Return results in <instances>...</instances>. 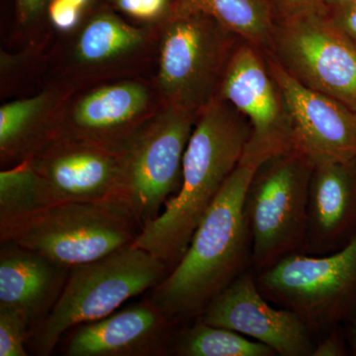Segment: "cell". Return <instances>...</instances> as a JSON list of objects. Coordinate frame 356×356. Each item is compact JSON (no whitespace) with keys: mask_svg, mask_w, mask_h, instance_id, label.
Here are the masks:
<instances>
[{"mask_svg":"<svg viewBox=\"0 0 356 356\" xmlns=\"http://www.w3.org/2000/svg\"><path fill=\"white\" fill-rule=\"evenodd\" d=\"M259 166L241 159L204 215L179 261L149 299L173 322L197 318L218 295L252 268L245 193Z\"/></svg>","mask_w":356,"mask_h":356,"instance_id":"6da1fadb","label":"cell"},{"mask_svg":"<svg viewBox=\"0 0 356 356\" xmlns=\"http://www.w3.org/2000/svg\"><path fill=\"white\" fill-rule=\"evenodd\" d=\"M250 136L243 115L215 96L198 114L185 149L179 191L156 219L143 226L134 243L172 269L240 163Z\"/></svg>","mask_w":356,"mask_h":356,"instance_id":"7a4b0ae2","label":"cell"},{"mask_svg":"<svg viewBox=\"0 0 356 356\" xmlns=\"http://www.w3.org/2000/svg\"><path fill=\"white\" fill-rule=\"evenodd\" d=\"M170 271L165 261L135 243L70 269L57 303L30 332L33 353L51 355L74 327L111 315L128 300L158 286Z\"/></svg>","mask_w":356,"mask_h":356,"instance_id":"3957f363","label":"cell"},{"mask_svg":"<svg viewBox=\"0 0 356 356\" xmlns=\"http://www.w3.org/2000/svg\"><path fill=\"white\" fill-rule=\"evenodd\" d=\"M140 229L125 201L60 202L0 222V241L72 269L132 245Z\"/></svg>","mask_w":356,"mask_h":356,"instance_id":"277c9868","label":"cell"},{"mask_svg":"<svg viewBox=\"0 0 356 356\" xmlns=\"http://www.w3.org/2000/svg\"><path fill=\"white\" fill-rule=\"evenodd\" d=\"M312 170L313 165L292 149L267 159L255 170L243 205L255 274L287 255L308 254Z\"/></svg>","mask_w":356,"mask_h":356,"instance_id":"5b68a950","label":"cell"},{"mask_svg":"<svg viewBox=\"0 0 356 356\" xmlns=\"http://www.w3.org/2000/svg\"><path fill=\"white\" fill-rule=\"evenodd\" d=\"M236 38L206 14L172 9L159 48L158 83L166 103L200 113L218 95Z\"/></svg>","mask_w":356,"mask_h":356,"instance_id":"8992f818","label":"cell"},{"mask_svg":"<svg viewBox=\"0 0 356 356\" xmlns=\"http://www.w3.org/2000/svg\"><path fill=\"white\" fill-rule=\"evenodd\" d=\"M255 275L269 302L296 314L312 332L324 331L356 299V234L337 252L287 255Z\"/></svg>","mask_w":356,"mask_h":356,"instance_id":"52a82bcc","label":"cell"},{"mask_svg":"<svg viewBox=\"0 0 356 356\" xmlns=\"http://www.w3.org/2000/svg\"><path fill=\"white\" fill-rule=\"evenodd\" d=\"M197 117L166 103L119 146L125 163L128 204L142 228L179 191L185 149Z\"/></svg>","mask_w":356,"mask_h":356,"instance_id":"ba28073f","label":"cell"},{"mask_svg":"<svg viewBox=\"0 0 356 356\" xmlns=\"http://www.w3.org/2000/svg\"><path fill=\"white\" fill-rule=\"evenodd\" d=\"M267 51L300 83L356 112V44L327 11L276 21Z\"/></svg>","mask_w":356,"mask_h":356,"instance_id":"9c48e42d","label":"cell"},{"mask_svg":"<svg viewBox=\"0 0 356 356\" xmlns=\"http://www.w3.org/2000/svg\"><path fill=\"white\" fill-rule=\"evenodd\" d=\"M261 50L247 42L236 46L217 95L250 124L242 161L257 166L293 149L286 104Z\"/></svg>","mask_w":356,"mask_h":356,"instance_id":"30bf717a","label":"cell"},{"mask_svg":"<svg viewBox=\"0 0 356 356\" xmlns=\"http://www.w3.org/2000/svg\"><path fill=\"white\" fill-rule=\"evenodd\" d=\"M54 203L127 201L120 147L55 136L28 156Z\"/></svg>","mask_w":356,"mask_h":356,"instance_id":"8fae6325","label":"cell"},{"mask_svg":"<svg viewBox=\"0 0 356 356\" xmlns=\"http://www.w3.org/2000/svg\"><path fill=\"white\" fill-rule=\"evenodd\" d=\"M266 51V60L284 98L293 151L312 165L356 159V112L300 83Z\"/></svg>","mask_w":356,"mask_h":356,"instance_id":"7c38bea8","label":"cell"},{"mask_svg":"<svg viewBox=\"0 0 356 356\" xmlns=\"http://www.w3.org/2000/svg\"><path fill=\"white\" fill-rule=\"evenodd\" d=\"M252 268L218 295L197 318L266 344L281 356H312L313 332L299 316L271 306Z\"/></svg>","mask_w":356,"mask_h":356,"instance_id":"4fadbf2b","label":"cell"},{"mask_svg":"<svg viewBox=\"0 0 356 356\" xmlns=\"http://www.w3.org/2000/svg\"><path fill=\"white\" fill-rule=\"evenodd\" d=\"M178 324L149 298L69 332L67 356L172 355Z\"/></svg>","mask_w":356,"mask_h":356,"instance_id":"5bb4252c","label":"cell"},{"mask_svg":"<svg viewBox=\"0 0 356 356\" xmlns=\"http://www.w3.org/2000/svg\"><path fill=\"white\" fill-rule=\"evenodd\" d=\"M355 225L356 159L314 165L309 188L308 254L341 250Z\"/></svg>","mask_w":356,"mask_h":356,"instance_id":"9a60e30c","label":"cell"},{"mask_svg":"<svg viewBox=\"0 0 356 356\" xmlns=\"http://www.w3.org/2000/svg\"><path fill=\"white\" fill-rule=\"evenodd\" d=\"M69 273L70 269L34 250L1 242L0 306L19 313L32 331L57 303Z\"/></svg>","mask_w":356,"mask_h":356,"instance_id":"2e32d148","label":"cell"},{"mask_svg":"<svg viewBox=\"0 0 356 356\" xmlns=\"http://www.w3.org/2000/svg\"><path fill=\"white\" fill-rule=\"evenodd\" d=\"M149 102L147 89L132 81L95 89L77 102L70 130L57 136L119 147L140 125Z\"/></svg>","mask_w":356,"mask_h":356,"instance_id":"e0dca14e","label":"cell"},{"mask_svg":"<svg viewBox=\"0 0 356 356\" xmlns=\"http://www.w3.org/2000/svg\"><path fill=\"white\" fill-rule=\"evenodd\" d=\"M172 9L206 14L242 41L270 47L275 20L267 0H173Z\"/></svg>","mask_w":356,"mask_h":356,"instance_id":"ac0fdd59","label":"cell"},{"mask_svg":"<svg viewBox=\"0 0 356 356\" xmlns=\"http://www.w3.org/2000/svg\"><path fill=\"white\" fill-rule=\"evenodd\" d=\"M51 102L48 93L3 104L0 108V154L2 161L34 154L50 140L42 131Z\"/></svg>","mask_w":356,"mask_h":356,"instance_id":"d6986e66","label":"cell"},{"mask_svg":"<svg viewBox=\"0 0 356 356\" xmlns=\"http://www.w3.org/2000/svg\"><path fill=\"white\" fill-rule=\"evenodd\" d=\"M172 355L179 356H273V348L226 327L206 324L196 318L178 330Z\"/></svg>","mask_w":356,"mask_h":356,"instance_id":"ffe728a7","label":"cell"},{"mask_svg":"<svg viewBox=\"0 0 356 356\" xmlns=\"http://www.w3.org/2000/svg\"><path fill=\"white\" fill-rule=\"evenodd\" d=\"M144 32L110 13L95 16L83 28L76 47L77 60L100 64L139 48Z\"/></svg>","mask_w":356,"mask_h":356,"instance_id":"44dd1931","label":"cell"},{"mask_svg":"<svg viewBox=\"0 0 356 356\" xmlns=\"http://www.w3.org/2000/svg\"><path fill=\"white\" fill-rule=\"evenodd\" d=\"M51 204L46 182L31 159L0 172V222L31 214Z\"/></svg>","mask_w":356,"mask_h":356,"instance_id":"7402d4cb","label":"cell"},{"mask_svg":"<svg viewBox=\"0 0 356 356\" xmlns=\"http://www.w3.org/2000/svg\"><path fill=\"white\" fill-rule=\"evenodd\" d=\"M31 327L19 313L0 306V356H27Z\"/></svg>","mask_w":356,"mask_h":356,"instance_id":"603a6c76","label":"cell"},{"mask_svg":"<svg viewBox=\"0 0 356 356\" xmlns=\"http://www.w3.org/2000/svg\"><path fill=\"white\" fill-rule=\"evenodd\" d=\"M124 13L144 21L166 19L172 13L173 0H114Z\"/></svg>","mask_w":356,"mask_h":356,"instance_id":"cb8c5ba5","label":"cell"},{"mask_svg":"<svg viewBox=\"0 0 356 356\" xmlns=\"http://www.w3.org/2000/svg\"><path fill=\"white\" fill-rule=\"evenodd\" d=\"M267 2L275 22L302 14L327 11L324 0H267Z\"/></svg>","mask_w":356,"mask_h":356,"instance_id":"d4e9b609","label":"cell"},{"mask_svg":"<svg viewBox=\"0 0 356 356\" xmlns=\"http://www.w3.org/2000/svg\"><path fill=\"white\" fill-rule=\"evenodd\" d=\"M81 10L67 0H50L49 17L54 27L63 32L74 29L81 20Z\"/></svg>","mask_w":356,"mask_h":356,"instance_id":"484cf974","label":"cell"},{"mask_svg":"<svg viewBox=\"0 0 356 356\" xmlns=\"http://www.w3.org/2000/svg\"><path fill=\"white\" fill-rule=\"evenodd\" d=\"M327 15L334 27L356 44V0L327 8Z\"/></svg>","mask_w":356,"mask_h":356,"instance_id":"4316f807","label":"cell"},{"mask_svg":"<svg viewBox=\"0 0 356 356\" xmlns=\"http://www.w3.org/2000/svg\"><path fill=\"white\" fill-rule=\"evenodd\" d=\"M344 355L343 344L337 332H332L329 337L314 346L312 356H341Z\"/></svg>","mask_w":356,"mask_h":356,"instance_id":"83f0119b","label":"cell"},{"mask_svg":"<svg viewBox=\"0 0 356 356\" xmlns=\"http://www.w3.org/2000/svg\"><path fill=\"white\" fill-rule=\"evenodd\" d=\"M50 0H17L18 15L21 22L34 20Z\"/></svg>","mask_w":356,"mask_h":356,"instance_id":"f1b7e54d","label":"cell"},{"mask_svg":"<svg viewBox=\"0 0 356 356\" xmlns=\"http://www.w3.org/2000/svg\"><path fill=\"white\" fill-rule=\"evenodd\" d=\"M355 1V0H324L325 6L327 8H331V7L341 6V4L348 3V2Z\"/></svg>","mask_w":356,"mask_h":356,"instance_id":"f546056e","label":"cell"},{"mask_svg":"<svg viewBox=\"0 0 356 356\" xmlns=\"http://www.w3.org/2000/svg\"><path fill=\"white\" fill-rule=\"evenodd\" d=\"M67 1L72 2V4L79 7V8L83 9L86 4L88 3L89 0H67Z\"/></svg>","mask_w":356,"mask_h":356,"instance_id":"4dcf8cb0","label":"cell"},{"mask_svg":"<svg viewBox=\"0 0 356 356\" xmlns=\"http://www.w3.org/2000/svg\"><path fill=\"white\" fill-rule=\"evenodd\" d=\"M351 343H353V350L355 351L356 355V325L351 329Z\"/></svg>","mask_w":356,"mask_h":356,"instance_id":"1f68e13d","label":"cell"}]
</instances>
